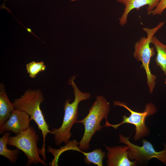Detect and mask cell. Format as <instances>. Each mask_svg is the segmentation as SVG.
Wrapping results in <instances>:
<instances>
[{"label": "cell", "mask_w": 166, "mask_h": 166, "mask_svg": "<svg viewBox=\"0 0 166 166\" xmlns=\"http://www.w3.org/2000/svg\"><path fill=\"white\" fill-rule=\"evenodd\" d=\"M10 134L9 132H6L0 139V155L7 158L11 163H15L18 160L20 151L18 148L13 150L7 148V145Z\"/></svg>", "instance_id": "cell-13"}, {"label": "cell", "mask_w": 166, "mask_h": 166, "mask_svg": "<svg viewBox=\"0 0 166 166\" xmlns=\"http://www.w3.org/2000/svg\"><path fill=\"white\" fill-rule=\"evenodd\" d=\"M110 107L109 103L105 98L97 96L86 117L81 121H77V123L83 124L85 128L83 136L79 143L80 149L82 151L89 149L92 137L96 132L100 131L103 127L100 124L101 121L104 118L107 120Z\"/></svg>", "instance_id": "cell-3"}, {"label": "cell", "mask_w": 166, "mask_h": 166, "mask_svg": "<svg viewBox=\"0 0 166 166\" xmlns=\"http://www.w3.org/2000/svg\"><path fill=\"white\" fill-rule=\"evenodd\" d=\"M165 84L166 85V79H165Z\"/></svg>", "instance_id": "cell-17"}, {"label": "cell", "mask_w": 166, "mask_h": 166, "mask_svg": "<svg viewBox=\"0 0 166 166\" xmlns=\"http://www.w3.org/2000/svg\"><path fill=\"white\" fill-rule=\"evenodd\" d=\"M30 116L26 113L14 109L10 117L0 129V134L5 132H12L16 135L28 128L30 126Z\"/></svg>", "instance_id": "cell-8"}, {"label": "cell", "mask_w": 166, "mask_h": 166, "mask_svg": "<svg viewBox=\"0 0 166 166\" xmlns=\"http://www.w3.org/2000/svg\"><path fill=\"white\" fill-rule=\"evenodd\" d=\"M123 4L124 6V12L119 18L120 25L122 26L125 25L128 21L129 13L133 10H137L145 6H147V14L150 12L156 7L160 0H115Z\"/></svg>", "instance_id": "cell-10"}, {"label": "cell", "mask_w": 166, "mask_h": 166, "mask_svg": "<svg viewBox=\"0 0 166 166\" xmlns=\"http://www.w3.org/2000/svg\"><path fill=\"white\" fill-rule=\"evenodd\" d=\"M76 76L73 75L69 80L68 84L72 86L74 95L73 101L70 103L71 100H66L64 104V114L63 122L61 127L58 128H53L51 131L54 135V141L57 146L62 143H67L71 137L70 132L73 125L77 123L78 106L79 103L83 101L89 99L91 94L89 93H83L77 87L74 80Z\"/></svg>", "instance_id": "cell-2"}, {"label": "cell", "mask_w": 166, "mask_h": 166, "mask_svg": "<svg viewBox=\"0 0 166 166\" xmlns=\"http://www.w3.org/2000/svg\"><path fill=\"white\" fill-rule=\"evenodd\" d=\"M44 100L42 91L39 89H29L20 97L14 101L12 104L15 109L25 112L30 116V121L33 120L40 130L43 136V142L41 149V155L43 160L46 161L45 155V141L49 133L52 134L49 126L45 121L41 109L40 105Z\"/></svg>", "instance_id": "cell-1"}, {"label": "cell", "mask_w": 166, "mask_h": 166, "mask_svg": "<svg viewBox=\"0 0 166 166\" xmlns=\"http://www.w3.org/2000/svg\"><path fill=\"white\" fill-rule=\"evenodd\" d=\"M46 66L44 62H35L33 61L26 65V69L29 76L32 78H35L40 72L44 71Z\"/></svg>", "instance_id": "cell-15"}, {"label": "cell", "mask_w": 166, "mask_h": 166, "mask_svg": "<svg viewBox=\"0 0 166 166\" xmlns=\"http://www.w3.org/2000/svg\"><path fill=\"white\" fill-rule=\"evenodd\" d=\"M108 151L106 161L108 166H135L137 164L136 161H132L128 156V146H115L110 147L105 145Z\"/></svg>", "instance_id": "cell-9"}, {"label": "cell", "mask_w": 166, "mask_h": 166, "mask_svg": "<svg viewBox=\"0 0 166 166\" xmlns=\"http://www.w3.org/2000/svg\"><path fill=\"white\" fill-rule=\"evenodd\" d=\"M166 9V0H160L158 4L150 13L152 15H160Z\"/></svg>", "instance_id": "cell-16"}, {"label": "cell", "mask_w": 166, "mask_h": 166, "mask_svg": "<svg viewBox=\"0 0 166 166\" xmlns=\"http://www.w3.org/2000/svg\"><path fill=\"white\" fill-rule=\"evenodd\" d=\"M84 160L86 164L93 163L98 166L103 165V161L105 157V153L100 148L95 149L89 152H83Z\"/></svg>", "instance_id": "cell-14"}, {"label": "cell", "mask_w": 166, "mask_h": 166, "mask_svg": "<svg viewBox=\"0 0 166 166\" xmlns=\"http://www.w3.org/2000/svg\"><path fill=\"white\" fill-rule=\"evenodd\" d=\"M39 137L34 128L31 126L15 136H10L7 144L16 147L22 151L26 156L28 162L26 166L40 163L47 166L48 164L39 156L41 150L37 147Z\"/></svg>", "instance_id": "cell-6"}, {"label": "cell", "mask_w": 166, "mask_h": 166, "mask_svg": "<svg viewBox=\"0 0 166 166\" xmlns=\"http://www.w3.org/2000/svg\"><path fill=\"white\" fill-rule=\"evenodd\" d=\"M151 43L154 45L156 52L155 59L156 65L166 76V44L161 42L155 36L152 38Z\"/></svg>", "instance_id": "cell-12"}, {"label": "cell", "mask_w": 166, "mask_h": 166, "mask_svg": "<svg viewBox=\"0 0 166 166\" xmlns=\"http://www.w3.org/2000/svg\"><path fill=\"white\" fill-rule=\"evenodd\" d=\"M165 23V22H162L153 28H143L142 29L146 33L147 37H141L134 45L133 57L136 61L142 63L141 67L145 71L147 85L150 93L153 92L156 79V76L152 73L150 68L151 58L155 54L154 47L150 46L151 41L152 38Z\"/></svg>", "instance_id": "cell-4"}, {"label": "cell", "mask_w": 166, "mask_h": 166, "mask_svg": "<svg viewBox=\"0 0 166 166\" xmlns=\"http://www.w3.org/2000/svg\"><path fill=\"white\" fill-rule=\"evenodd\" d=\"M128 137L122 134L119 135V141L128 146V156L130 160L136 161L137 163H143L148 162L152 158H156L166 165V144H164V149L157 152L154 148L152 144L145 139L142 140L141 146L135 145L131 142Z\"/></svg>", "instance_id": "cell-7"}, {"label": "cell", "mask_w": 166, "mask_h": 166, "mask_svg": "<svg viewBox=\"0 0 166 166\" xmlns=\"http://www.w3.org/2000/svg\"><path fill=\"white\" fill-rule=\"evenodd\" d=\"M14 109L6 93L4 85L0 84V129L10 118Z\"/></svg>", "instance_id": "cell-11"}, {"label": "cell", "mask_w": 166, "mask_h": 166, "mask_svg": "<svg viewBox=\"0 0 166 166\" xmlns=\"http://www.w3.org/2000/svg\"><path fill=\"white\" fill-rule=\"evenodd\" d=\"M113 104L114 106L123 107L127 110L130 113L128 117L125 115L123 116V121L120 123L113 124H110L106 120L105 124L103 127H112L117 129L119 126L124 124H130L135 127L136 132L133 137L134 140H138L141 138L148 136L149 134V129L145 124L146 118L150 116H152L157 111V108L152 103L149 102L147 103L145 106L144 111L142 112L134 111L128 106L125 103L115 101Z\"/></svg>", "instance_id": "cell-5"}]
</instances>
